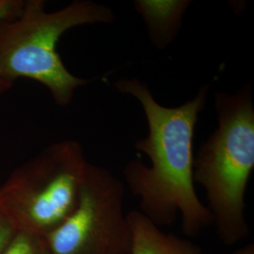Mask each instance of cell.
<instances>
[{
	"instance_id": "5",
	"label": "cell",
	"mask_w": 254,
	"mask_h": 254,
	"mask_svg": "<svg viewBox=\"0 0 254 254\" xmlns=\"http://www.w3.org/2000/svg\"><path fill=\"white\" fill-rule=\"evenodd\" d=\"M126 187L109 170L88 164L75 208L45 236L51 254H130Z\"/></svg>"
},
{
	"instance_id": "9",
	"label": "cell",
	"mask_w": 254,
	"mask_h": 254,
	"mask_svg": "<svg viewBox=\"0 0 254 254\" xmlns=\"http://www.w3.org/2000/svg\"><path fill=\"white\" fill-rule=\"evenodd\" d=\"M24 4V0H0V21L16 16ZM12 84L0 76V95L12 88Z\"/></svg>"
},
{
	"instance_id": "10",
	"label": "cell",
	"mask_w": 254,
	"mask_h": 254,
	"mask_svg": "<svg viewBox=\"0 0 254 254\" xmlns=\"http://www.w3.org/2000/svg\"><path fill=\"white\" fill-rule=\"evenodd\" d=\"M18 233L17 228L0 208V254L7 250Z\"/></svg>"
},
{
	"instance_id": "8",
	"label": "cell",
	"mask_w": 254,
	"mask_h": 254,
	"mask_svg": "<svg viewBox=\"0 0 254 254\" xmlns=\"http://www.w3.org/2000/svg\"><path fill=\"white\" fill-rule=\"evenodd\" d=\"M3 254H51L44 236L19 232Z\"/></svg>"
},
{
	"instance_id": "4",
	"label": "cell",
	"mask_w": 254,
	"mask_h": 254,
	"mask_svg": "<svg viewBox=\"0 0 254 254\" xmlns=\"http://www.w3.org/2000/svg\"><path fill=\"white\" fill-rule=\"evenodd\" d=\"M88 164L74 139L46 146L2 183L0 208L19 232L45 237L75 208Z\"/></svg>"
},
{
	"instance_id": "3",
	"label": "cell",
	"mask_w": 254,
	"mask_h": 254,
	"mask_svg": "<svg viewBox=\"0 0 254 254\" xmlns=\"http://www.w3.org/2000/svg\"><path fill=\"white\" fill-rule=\"evenodd\" d=\"M113 10L91 0H75L54 11L45 0H27L18 14L0 21V76L40 83L60 107L72 103L75 91L89 80L71 73L57 51L64 33L89 24H112Z\"/></svg>"
},
{
	"instance_id": "1",
	"label": "cell",
	"mask_w": 254,
	"mask_h": 254,
	"mask_svg": "<svg viewBox=\"0 0 254 254\" xmlns=\"http://www.w3.org/2000/svg\"><path fill=\"white\" fill-rule=\"evenodd\" d=\"M114 87L138 101L148 124V135L136 140L135 149L145 154L151 164L136 158L124 170L127 187L139 199V211L160 228L173 224L180 215L184 235L200 236L212 218L194 186L193 141L208 86L173 108L160 105L147 84L137 78H121Z\"/></svg>"
},
{
	"instance_id": "11",
	"label": "cell",
	"mask_w": 254,
	"mask_h": 254,
	"mask_svg": "<svg viewBox=\"0 0 254 254\" xmlns=\"http://www.w3.org/2000/svg\"><path fill=\"white\" fill-rule=\"evenodd\" d=\"M230 254H254V244L249 243L247 245L237 249L235 252Z\"/></svg>"
},
{
	"instance_id": "7",
	"label": "cell",
	"mask_w": 254,
	"mask_h": 254,
	"mask_svg": "<svg viewBox=\"0 0 254 254\" xmlns=\"http://www.w3.org/2000/svg\"><path fill=\"white\" fill-rule=\"evenodd\" d=\"M136 11L145 22L152 44L158 49L169 46L181 28L189 0H136Z\"/></svg>"
},
{
	"instance_id": "2",
	"label": "cell",
	"mask_w": 254,
	"mask_h": 254,
	"mask_svg": "<svg viewBox=\"0 0 254 254\" xmlns=\"http://www.w3.org/2000/svg\"><path fill=\"white\" fill-rule=\"evenodd\" d=\"M218 127L193 162V181L206 192V206L218 239L233 246L246 239L245 194L254 169V106L252 88L215 95Z\"/></svg>"
},
{
	"instance_id": "6",
	"label": "cell",
	"mask_w": 254,
	"mask_h": 254,
	"mask_svg": "<svg viewBox=\"0 0 254 254\" xmlns=\"http://www.w3.org/2000/svg\"><path fill=\"white\" fill-rule=\"evenodd\" d=\"M127 216L132 234L130 254H203L190 239L165 233L139 210Z\"/></svg>"
}]
</instances>
